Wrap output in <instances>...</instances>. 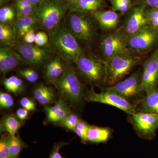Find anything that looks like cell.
I'll return each instance as SVG.
<instances>
[{
    "label": "cell",
    "instance_id": "cell-29",
    "mask_svg": "<svg viewBox=\"0 0 158 158\" xmlns=\"http://www.w3.org/2000/svg\"><path fill=\"white\" fill-rule=\"evenodd\" d=\"M81 120L76 114L71 112L58 125L69 131H73Z\"/></svg>",
    "mask_w": 158,
    "mask_h": 158
},
{
    "label": "cell",
    "instance_id": "cell-42",
    "mask_svg": "<svg viewBox=\"0 0 158 158\" xmlns=\"http://www.w3.org/2000/svg\"><path fill=\"white\" fill-rule=\"evenodd\" d=\"M16 116L20 120H23L27 118L28 116L29 111L24 108L19 109L16 111Z\"/></svg>",
    "mask_w": 158,
    "mask_h": 158
},
{
    "label": "cell",
    "instance_id": "cell-4",
    "mask_svg": "<svg viewBox=\"0 0 158 158\" xmlns=\"http://www.w3.org/2000/svg\"><path fill=\"white\" fill-rule=\"evenodd\" d=\"M54 84L65 99L75 105L82 103L84 89L73 68L65 69L63 73Z\"/></svg>",
    "mask_w": 158,
    "mask_h": 158
},
{
    "label": "cell",
    "instance_id": "cell-12",
    "mask_svg": "<svg viewBox=\"0 0 158 158\" xmlns=\"http://www.w3.org/2000/svg\"><path fill=\"white\" fill-rule=\"evenodd\" d=\"M141 77V73L136 72L123 81L109 86L105 90L116 93L130 102V100L141 93L140 90Z\"/></svg>",
    "mask_w": 158,
    "mask_h": 158
},
{
    "label": "cell",
    "instance_id": "cell-47",
    "mask_svg": "<svg viewBox=\"0 0 158 158\" xmlns=\"http://www.w3.org/2000/svg\"><path fill=\"white\" fill-rule=\"evenodd\" d=\"M153 54H154L156 58L157 59V61L158 62V48L156 49V50L153 53Z\"/></svg>",
    "mask_w": 158,
    "mask_h": 158
},
{
    "label": "cell",
    "instance_id": "cell-31",
    "mask_svg": "<svg viewBox=\"0 0 158 158\" xmlns=\"http://www.w3.org/2000/svg\"><path fill=\"white\" fill-rule=\"evenodd\" d=\"M89 126L88 123L81 120L74 130L73 131L80 137L83 143L88 142L87 136Z\"/></svg>",
    "mask_w": 158,
    "mask_h": 158
},
{
    "label": "cell",
    "instance_id": "cell-6",
    "mask_svg": "<svg viewBox=\"0 0 158 158\" xmlns=\"http://www.w3.org/2000/svg\"><path fill=\"white\" fill-rule=\"evenodd\" d=\"M88 13L71 12L67 27L77 40L85 42L92 41L95 34L93 20Z\"/></svg>",
    "mask_w": 158,
    "mask_h": 158
},
{
    "label": "cell",
    "instance_id": "cell-23",
    "mask_svg": "<svg viewBox=\"0 0 158 158\" xmlns=\"http://www.w3.org/2000/svg\"><path fill=\"white\" fill-rule=\"evenodd\" d=\"M17 39L16 31L12 24L0 23V41L2 44L15 45Z\"/></svg>",
    "mask_w": 158,
    "mask_h": 158
},
{
    "label": "cell",
    "instance_id": "cell-45",
    "mask_svg": "<svg viewBox=\"0 0 158 158\" xmlns=\"http://www.w3.org/2000/svg\"><path fill=\"white\" fill-rule=\"evenodd\" d=\"M9 1V0H0V6L1 7H2L7 4Z\"/></svg>",
    "mask_w": 158,
    "mask_h": 158
},
{
    "label": "cell",
    "instance_id": "cell-25",
    "mask_svg": "<svg viewBox=\"0 0 158 158\" xmlns=\"http://www.w3.org/2000/svg\"><path fill=\"white\" fill-rule=\"evenodd\" d=\"M5 88L9 92L19 94L24 90L23 82L17 77L12 76L9 78H5L2 81Z\"/></svg>",
    "mask_w": 158,
    "mask_h": 158
},
{
    "label": "cell",
    "instance_id": "cell-34",
    "mask_svg": "<svg viewBox=\"0 0 158 158\" xmlns=\"http://www.w3.org/2000/svg\"><path fill=\"white\" fill-rule=\"evenodd\" d=\"M14 105L13 98L11 95L4 92L0 93V107L1 109H7Z\"/></svg>",
    "mask_w": 158,
    "mask_h": 158
},
{
    "label": "cell",
    "instance_id": "cell-19",
    "mask_svg": "<svg viewBox=\"0 0 158 158\" xmlns=\"http://www.w3.org/2000/svg\"><path fill=\"white\" fill-rule=\"evenodd\" d=\"M12 24L16 31L17 39L22 40L27 32L38 27L34 14L26 17H16Z\"/></svg>",
    "mask_w": 158,
    "mask_h": 158
},
{
    "label": "cell",
    "instance_id": "cell-7",
    "mask_svg": "<svg viewBox=\"0 0 158 158\" xmlns=\"http://www.w3.org/2000/svg\"><path fill=\"white\" fill-rule=\"evenodd\" d=\"M128 48L143 54L150 51L158 44V30L151 25L146 26L126 40Z\"/></svg>",
    "mask_w": 158,
    "mask_h": 158
},
{
    "label": "cell",
    "instance_id": "cell-36",
    "mask_svg": "<svg viewBox=\"0 0 158 158\" xmlns=\"http://www.w3.org/2000/svg\"><path fill=\"white\" fill-rule=\"evenodd\" d=\"M15 6L17 12V17H23L34 15L36 6L23 7L15 5Z\"/></svg>",
    "mask_w": 158,
    "mask_h": 158
},
{
    "label": "cell",
    "instance_id": "cell-35",
    "mask_svg": "<svg viewBox=\"0 0 158 158\" xmlns=\"http://www.w3.org/2000/svg\"><path fill=\"white\" fill-rule=\"evenodd\" d=\"M0 158H11L8 136H2L0 140Z\"/></svg>",
    "mask_w": 158,
    "mask_h": 158
},
{
    "label": "cell",
    "instance_id": "cell-9",
    "mask_svg": "<svg viewBox=\"0 0 158 158\" xmlns=\"http://www.w3.org/2000/svg\"><path fill=\"white\" fill-rule=\"evenodd\" d=\"M130 116V122L140 137L151 140L155 137L158 129V115L136 113Z\"/></svg>",
    "mask_w": 158,
    "mask_h": 158
},
{
    "label": "cell",
    "instance_id": "cell-20",
    "mask_svg": "<svg viewBox=\"0 0 158 158\" xmlns=\"http://www.w3.org/2000/svg\"><path fill=\"white\" fill-rule=\"evenodd\" d=\"M65 69L61 61V58L57 56L46 65L45 76L48 81L55 84L64 72Z\"/></svg>",
    "mask_w": 158,
    "mask_h": 158
},
{
    "label": "cell",
    "instance_id": "cell-22",
    "mask_svg": "<svg viewBox=\"0 0 158 158\" xmlns=\"http://www.w3.org/2000/svg\"><path fill=\"white\" fill-rule=\"evenodd\" d=\"M111 133L109 128L90 125L87 133V140L92 143H104L109 140Z\"/></svg>",
    "mask_w": 158,
    "mask_h": 158
},
{
    "label": "cell",
    "instance_id": "cell-16",
    "mask_svg": "<svg viewBox=\"0 0 158 158\" xmlns=\"http://www.w3.org/2000/svg\"><path fill=\"white\" fill-rule=\"evenodd\" d=\"M145 94L146 95L138 102L136 112L158 115V88Z\"/></svg>",
    "mask_w": 158,
    "mask_h": 158
},
{
    "label": "cell",
    "instance_id": "cell-13",
    "mask_svg": "<svg viewBox=\"0 0 158 158\" xmlns=\"http://www.w3.org/2000/svg\"><path fill=\"white\" fill-rule=\"evenodd\" d=\"M100 47L104 61L118 54L133 52L128 48L125 40L116 32L103 36L100 41Z\"/></svg>",
    "mask_w": 158,
    "mask_h": 158
},
{
    "label": "cell",
    "instance_id": "cell-10",
    "mask_svg": "<svg viewBox=\"0 0 158 158\" xmlns=\"http://www.w3.org/2000/svg\"><path fill=\"white\" fill-rule=\"evenodd\" d=\"M145 6L135 7L132 9L122 27L116 33L123 37L126 41L129 37L135 34L150 23L145 15Z\"/></svg>",
    "mask_w": 158,
    "mask_h": 158
},
{
    "label": "cell",
    "instance_id": "cell-43",
    "mask_svg": "<svg viewBox=\"0 0 158 158\" xmlns=\"http://www.w3.org/2000/svg\"><path fill=\"white\" fill-rule=\"evenodd\" d=\"M142 5L158 9V0H143Z\"/></svg>",
    "mask_w": 158,
    "mask_h": 158
},
{
    "label": "cell",
    "instance_id": "cell-27",
    "mask_svg": "<svg viewBox=\"0 0 158 158\" xmlns=\"http://www.w3.org/2000/svg\"><path fill=\"white\" fill-rule=\"evenodd\" d=\"M8 145L11 158H19L21 152L25 147V144L18 136H8Z\"/></svg>",
    "mask_w": 158,
    "mask_h": 158
},
{
    "label": "cell",
    "instance_id": "cell-38",
    "mask_svg": "<svg viewBox=\"0 0 158 158\" xmlns=\"http://www.w3.org/2000/svg\"><path fill=\"white\" fill-rule=\"evenodd\" d=\"M20 104L23 108L29 111H34L36 109V105L34 102L27 97H23L20 100Z\"/></svg>",
    "mask_w": 158,
    "mask_h": 158
},
{
    "label": "cell",
    "instance_id": "cell-15",
    "mask_svg": "<svg viewBox=\"0 0 158 158\" xmlns=\"http://www.w3.org/2000/svg\"><path fill=\"white\" fill-rule=\"evenodd\" d=\"M71 12L93 13L102 8L104 0H66Z\"/></svg>",
    "mask_w": 158,
    "mask_h": 158
},
{
    "label": "cell",
    "instance_id": "cell-33",
    "mask_svg": "<svg viewBox=\"0 0 158 158\" xmlns=\"http://www.w3.org/2000/svg\"><path fill=\"white\" fill-rule=\"evenodd\" d=\"M145 13L150 24L158 30V9L150 8L145 9Z\"/></svg>",
    "mask_w": 158,
    "mask_h": 158
},
{
    "label": "cell",
    "instance_id": "cell-37",
    "mask_svg": "<svg viewBox=\"0 0 158 158\" xmlns=\"http://www.w3.org/2000/svg\"><path fill=\"white\" fill-rule=\"evenodd\" d=\"M48 35L45 31H40L36 34L34 43L37 46L43 47L48 44Z\"/></svg>",
    "mask_w": 158,
    "mask_h": 158
},
{
    "label": "cell",
    "instance_id": "cell-28",
    "mask_svg": "<svg viewBox=\"0 0 158 158\" xmlns=\"http://www.w3.org/2000/svg\"><path fill=\"white\" fill-rule=\"evenodd\" d=\"M17 17V12L15 5H9L0 9L1 23H11Z\"/></svg>",
    "mask_w": 158,
    "mask_h": 158
},
{
    "label": "cell",
    "instance_id": "cell-41",
    "mask_svg": "<svg viewBox=\"0 0 158 158\" xmlns=\"http://www.w3.org/2000/svg\"><path fill=\"white\" fill-rule=\"evenodd\" d=\"M0 70L3 74L9 72L7 68V63L2 50L0 48Z\"/></svg>",
    "mask_w": 158,
    "mask_h": 158
},
{
    "label": "cell",
    "instance_id": "cell-3",
    "mask_svg": "<svg viewBox=\"0 0 158 158\" xmlns=\"http://www.w3.org/2000/svg\"><path fill=\"white\" fill-rule=\"evenodd\" d=\"M140 60L133 55L132 52L118 54L105 61L106 69V84L111 86L115 85L129 73Z\"/></svg>",
    "mask_w": 158,
    "mask_h": 158
},
{
    "label": "cell",
    "instance_id": "cell-44",
    "mask_svg": "<svg viewBox=\"0 0 158 158\" xmlns=\"http://www.w3.org/2000/svg\"><path fill=\"white\" fill-rule=\"evenodd\" d=\"M15 5L23 6V7H32V6H36L29 2L26 0H15Z\"/></svg>",
    "mask_w": 158,
    "mask_h": 158
},
{
    "label": "cell",
    "instance_id": "cell-32",
    "mask_svg": "<svg viewBox=\"0 0 158 158\" xmlns=\"http://www.w3.org/2000/svg\"><path fill=\"white\" fill-rule=\"evenodd\" d=\"M19 74L21 76L31 83L37 81L39 78V75L37 72L31 68H26L20 70Z\"/></svg>",
    "mask_w": 158,
    "mask_h": 158
},
{
    "label": "cell",
    "instance_id": "cell-11",
    "mask_svg": "<svg viewBox=\"0 0 158 158\" xmlns=\"http://www.w3.org/2000/svg\"><path fill=\"white\" fill-rule=\"evenodd\" d=\"M15 46V50L19 54L23 62L31 65L39 66L42 65L52 52L50 48L40 47L23 42L18 43Z\"/></svg>",
    "mask_w": 158,
    "mask_h": 158
},
{
    "label": "cell",
    "instance_id": "cell-21",
    "mask_svg": "<svg viewBox=\"0 0 158 158\" xmlns=\"http://www.w3.org/2000/svg\"><path fill=\"white\" fill-rule=\"evenodd\" d=\"M34 98L42 105H48L53 103L55 98V94L52 88L40 84L37 85L33 91Z\"/></svg>",
    "mask_w": 158,
    "mask_h": 158
},
{
    "label": "cell",
    "instance_id": "cell-14",
    "mask_svg": "<svg viewBox=\"0 0 158 158\" xmlns=\"http://www.w3.org/2000/svg\"><path fill=\"white\" fill-rule=\"evenodd\" d=\"M158 62L153 54L144 62L141 75L140 90L145 93L158 88Z\"/></svg>",
    "mask_w": 158,
    "mask_h": 158
},
{
    "label": "cell",
    "instance_id": "cell-30",
    "mask_svg": "<svg viewBox=\"0 0 158 158\" xmlns=\"http://www.w3.org/2000/svg\"><path fill=\"white\" fill-rule=\"evenodd\" d=\"M131 0H110L113 11L125 13L131 9Z\"/></svg>",
    "mask_w": 158,
    "mask_h": 158
},
{
    "label": "cell",
    "instance_id": "cell-17",
    "mask_svg": "<svg viewBox=\"0 0 158 158\" xmlns=\"http://www.w3.org/2000/svg\"><path fill=\"white\" fill-rule=\"evenodd\" d=\"M45 110L47 120L58 124L72 112L67 103L62 98L59 99L53 106L45 107Z\"/></svg>",
    "mask_w": 158,
    "mask_h": 158
},
{
    "label": "cell",
    "instance_id": "cell-18",
    "mask_svg": "<svg viewBox=\"0 0 158 158\" xmlns=\"http://www.w3.org/2000/svg\"><path fill=\"white\" fill-rule=\"evenodd\" d=\"M92 14L99 26L103 30H113L117 27L119 23V15L113 10H99Z\"/></svg>",
    "mask_w": 158,
    "mask_h": 158
},
{
    "label": "cell",
    "instance_id": "cell-46",
    "mask_svg": "<svg viewBox=\"0 0 158 158\" xmlns=\"http://www.w3.org/2000/svg\"><path fill=\"white\" fill-rule=\"evenodd\" d=\"M26 1H27L28 2L31 3V4H33L34 6H36L37 4L36 0H26Z\"/></svg>",
    "mask_w": 158,
    "mask_h": 158
},
{
    "label": "cell",
    "instance_id": "cell-2",
    "mask_svg": "<svg viewBox=\"0 0 158 158\" xmlns=\"http://www.w3.org/2000/svg\"><path fill=\"white\" fill-rule=\"evenodd\" d=\"M68 9L66 0H43L34 10L38 27L49 35L61 24Z\"/></svg>",
    "mask_w": 158,
    "mask_h": 158
},
{
    "label": "cell",
    "instance_id": "cell-40",
    "mask_svg": "<svg viewBox=\"0 0 158 158\" xmlns=\"http://www.w3.org/2000/svg\"><path fill=\"white\" fill-rule=\"evenodd\" d=\"M65 144V143L63 142L55 144L52 150L50 156L49 158H63L59 151L61 148Z\"/></svg>",
    "mask_w": 158,
    "mask_h": 158
},
{
    "label": "cell",
    "instance_id": "cell-39",
    "mask_svg": "<svg viewBox=\"0 0 158 158\" xmlns=\"http://www.w3.org/2000/svg\"><path fill=\"white\" fill-rule=\"evenodd\" d=\"M35 29H32L27 32L23 38V42L29 44H32L35 42L36 34H35Z\"/></svg>",
    "mask_w": 158,
    "mask_h": 158
},
{
    "label": "cell",
    "instance_id": "cell-8",
    "mask_svg": "<svg viewBox=\"0 0 158 158\" xmlns=\"http://www.w3.org/2000/svg\"><path fill=\"white\" fill-rule=\"evenodd\" d=\"M85 98L88 102L101 103L113 106L129 115L137 113L135 105L116 94L110 91L105 90L101 93H98L92 89L87 94Z\"/></svg>",
    "mask_w": 158,
    "mask_h": 158
},
{
    "label": "cell",
    "instance_id": "cell-24",
    "mask_svg": "<svg viewBox=\"0 0 158 158\" xmlns=\"http://www.w3.org/2000/svg\"><path fill=\"white\" fill-rule=\"evenodd\" d=\"M0 48L2 50L5 55L8 72L16 68L23 62L18 53L11 47L1 44Z\"/></svg>",
    "mask_w": 158,
    "mask_h": 158
},
{
    "label": "cell",
    "instance_id": "cell-5",
    "mask_svg": "<svg viewBox=\"0 0 158 158\" xmlns=\"http://www.w3.org/2000/svg\"><path fill=\"white\" fill-rule=\"evenodd\" d=\"M77 69L81 75L93 85L106 84V69L104 61L85 54L77 61Z\"/></svg>",
    "mask_w": 158,
    "mask_h": 158
},
{
    "label": "cell",
    "instance_id": "cell-1",
    "mask_svg": "<svg viewBox=\"0 0 158 158\" xmlns=\"http://www.w3.org/2000/svg\"><path fill=\"white\" fill-rule=\"evenodd\" d=\"M49 46L58 56L67 62L76 63L85 52L67 26L60 24L49 35Z\"/></svg>",
    "mask_w": 158,
    "mask_h": 158
},
{
    "label": "cell",
    "instance_id": "cell-26",
    "mask_svg": "<svg viewBox=\"0 0 158 158\" xmlns=\"http://www.w3.org/2000/svg\"><path fill=\"white\" fill-rule=\"evenodd\" d=\"M19 119L12 114L6 115L3 118V127L10 135H15L21 127V122Z\"/></svg>",
    "mask_w": 158,
    "mask_h": 158
}]
</instances>
